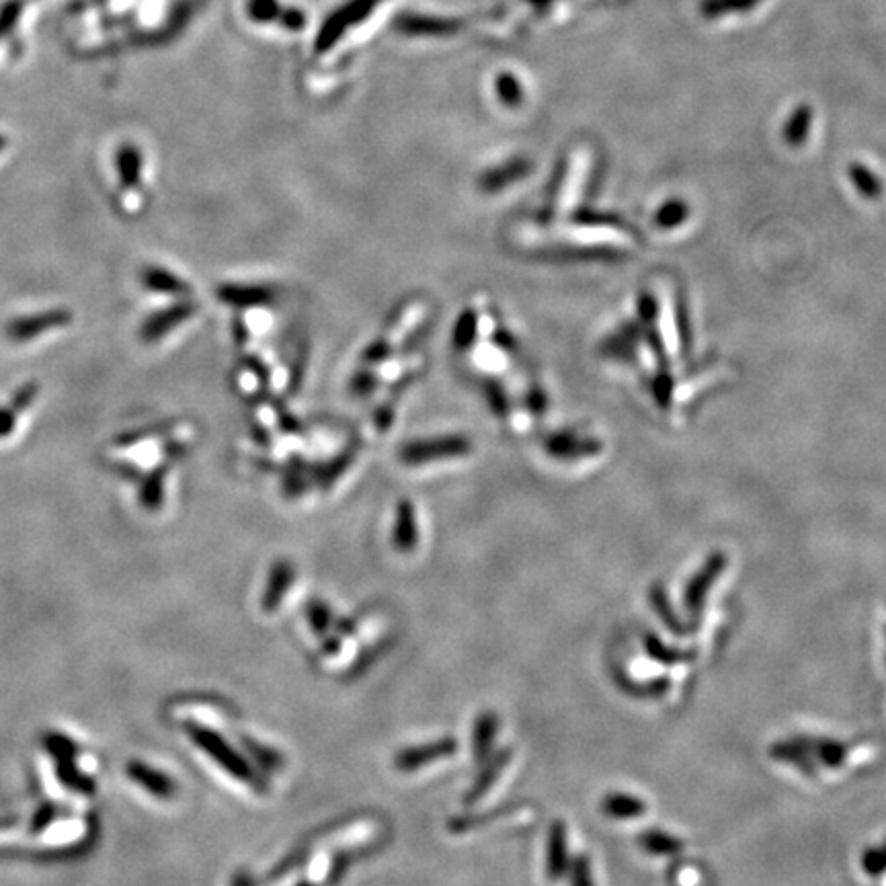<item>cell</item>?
I'll list each match as a JSON object with an SVG mask.
<instances>
[{
    "label": "cell",
    "instance_id": "cell-17",
    "mask_svg": "<svg viewBox=\"0 0 886 886\" xmlns=\"http://www.w3.org/2000/svg\"><path fill=\"white\" fill-rule=\"evenodd\" d=\"M117 171L119 177H122L124 185L130 189H136L140 183V171H142V156L136 150V146H122V150L117 152Z\"/></svg>",
    "mask_w": 886,
    "mask_h": 886
},
{
    "label": "cell",
    "instance_id": "cell-33",
    "mask_svg": "<svg viewBox=\"0 0 886 886\" xmlns=\"http://www.w3.org/2000/svg\"><path fill=\"white\" fill-rule=\"evenodd\" d=\"M862 864H864V870H866L868 874H880V872H884V870H886V848L866 852Z\"/></svg>",
    "mask_w": 886,
    "mask_h": 886
},
{
    "label": "cell",
    "instance_id": "cell-35",
    "mask_svg": "<svg viewBox=\"0 0 886 886\" xmlns=\"http://www.w3.org/2000/svg\"><path fill=\"white\" fill-rule=\"evenodd\" d=\"M230 886H255V878H253V874L249 870H238L232 876Z\"/></svg>",
    "mask_w": 886,
    "mask_h": 886
},
{
    "label": "cell",
    "instance_id": "cell-31",
    "mask_svg": "<svg viewBox=\"0 0 886 886\" xmlns=\"http://www.w3.org/2000/svg\"><path fill=\"white\" fill-rule=\"evenodd\" d=\"M349 864H351V854L349 852H341V854H337L333 858L329 874H327V880H329L331 886H339V882L345 878V874L349 870Z\"/></svg>",
    "mask_w": 886,
    "mask_h": 886
},
{
    "label": "cell",
    "instance_id": "cell-25",
    "mask_svg": "<svg viewBox=\"0 0 886 886\" xmlns=\"http://www.w3.org/2000/svg\"><path fill=\"white\" fill-rule=\"evenodd\" d=\"M165 499V476L163 472H158L156 476H150L144 487L140 491V501L148 511H156L160 505H163Z\"/></svg>",
    "mask_w": 886,
    "mask_h": 886
},
{
    "label": "cell",
    "instance_id": "cell-11",
    "mask_svg": "<svg viewBox=\"0 0 886 886\" xmlns=\"http://www.w3.org/2000/svg\"><path fill=\"white\" fill-rule=\"evenodd\" d=\"M548 878L560 880L569 872V848H567V827L554 823L548 835Z\"/></svg>",
    "mask_w": 886,
    "mask_h": 886
},
{
    "label": "cell",
    "instance_id": "cell-19",
    "mask_svg": "<svg viewBox=\"0 0 886 886\" xmlns=\"http://www.w3.org/2000/svg\"><path fill=\"white\" fill-rule=\"evenodd\" d=\"M304 614H306V622H308L310 630H312L316 636H325V634L335 626L333 610H331L329 603H325L322 599H316V597L310 599V601L306 603Z\"/></svg>",
    "mask_w": 886,
    "mask_h": 886
},
{
    "label": "cell",
    "instance_id": "cell-38",
    "mask_svg": "<svg viewBox=\"0 0 886 886\" xmlns=\"http://www.w3.org/2000/svg\"><path fill=\"white\" fill-rule=\"evenodd\" d=\"M5 148H7V138H5L3 134H0V152H3Z\"/></svg>",
    "mask_w": 886,
    "mask_h": 886
},
{
    "label": "cell",
    "instance_id": "cell-24",
    "mask_svg": "<svg viewBox=\"0 0 886 886\" xmlns=\"http://www.w3.org/2000/svg\"><path fill=\"white\" fill-rule=\"evenodd\" d=\"M42 745H44V749L48 751V755H52L54 761L78 757V745H76L68 735H62V733H46L44 739H42Z\"/></svg>",
    "mask_w": 886,
    "mask_h": 886
},
{
    "label": "cell",
    "instance_id": "cell-3",
    "mask_svg": "<svg viewBox=\"0 0 886 886\" xmlns=\"http://www.w3.org/2000/svg\"><path fill=\"white\" fill-rule=\"evenodd\" d=\"M458 751V741L454 737H443L431 743H423V745H413L396 753L394 757V765L396 770L402 774H413L425 765H431L435 761L448 759L452 755H456Z\"/></svg>",
    "mask_w": 886,
    "mask_h": 886
},
{
    "label": "cell",
    "instance_id": "cell-12",
    "mask_svg": "<svg viewBox=\"0 0 886 886\" xmlns=\"http://www.w3.org/2000/svg\"><path fill=\"white\" fill-rule=\"evenodd\" d=\"M240 743H243L247 755L259 765V768L263 770V774H277V772L284 770V763H286L284 755H281L279 751H275L273 747L257 741L251 735H243Z\"/></svg>",
    "mask_w": 886,
    "mask_h": 886
},
{
    "label": "cell",
    "instance_id": "cell-22",
    "mask_svg": "<svg viewBox=\"0 0 886 886\" xmlns=\"http://www.w3.org/2000/svg\"><path fill=\"white\" fill-rule=\"evenodd\" d=\"M640 845L644 850H647L649 854H659V856H667V854H677L681 848H683V843L681 841H677L675 837H671V835H667V833H661V831H649V833H644L642 837H640Z\"/></svg>",
    "mask_w": 886,
    "mask_h": 886
},
{
    "label": "cell",
    "instance_id": "cell-2",
    "mask_svg": "<svg viewBox=\"0 0 886 886\" xmlns=\"http://www.w3.org/2000/svg\"><path fill=\"white\" fill-rule=\"evenodd\" d=\"M72 322V312L58 308V310H48L44 314H29V316H21L9 322L7 327V337L15 343H27L31 339L42 337L46 333L58 331L68 327Z\"/></svg>",
    "mask_w": 886,
    "mask_h": 886
},
{
    "label": "cell",
    "instance_id": "cell-6",
    "mask_svg": "<svg viewBox=\"0 0 886 886\" xmlns=\"http://www.w3.org/2000/svg\"><path fill=\"white\" fill-rule=\"evenodd\" d=\"M296 571L290 560H277L269 571L267 585L261 597V610L265 614H275L281 606V601L286 599L292 583H294Z\"/></svg>",
    "mask_w": 886,
    "mask_h": 886
},
{
    "label": "cell",
    "instance_id": "cell-16",
    "mask_svg": "<svg viewBox=\"0 0 886 886\" xmlns=\"http://www.w3.org/2000/svg\"><path fill=\"white\" fill-rule=\"evenodd\" d=\"M597 441H587V439H579L577 435H567V433H556L550 437L548 441V450L554 456H579V454H593L599 452V446H593Z\"/></svg>",
    "mask_w": 886,
    "mask_h": 886
},
{
    "label": "cell",
    "instance_id": "cell-1",
    "mask_svg": "<svg viewBox=\"0 0 886 886\" xmlns=\"http://www.w3.org/2000/svg\"><path fill=\"white\" fill-rule=\"evenodd\" d=\"M185 733L191 739V743L197 745L212 761H216L228 776L253 786V790L261 794L267 792V782L255 770V765L238 749H234L218 731L201 727V724H187Z\"/></svg>",
    "mask_w": 886,
    "mask_h": 886
},
{
    "label": "cell",
    "instance_id": "cell-29",
    "mask_svg": "<svg viewBox=\"0 0 886 886\" xmlns=\"http://www.w3.org/2000/svg\"><path fill=\"white\" fill-rule=\"evenodd\" d=\"M817 753L823 763L835 768V765H839L845 759V745H841L837 741H821L817 745Z\"/></svg>",
    "mask_w": 886,
    "mask_h": 886
},
{
    "label": "cell",
    "instance_id": "cell-28",
    "mask_svg": "<svg viewBox=\"0 0 886 886\" xmlns=\"http://www.w3.org/2000/svg\"><path fill=\"white\" fill-rule=\"evenodd\" d=\"M39 394V384L37 382H27L23 384L11 398V407L21 415L25 409H29L33 402L37 400Z\"/></svg>",
    "mask_w": 886,
    "mask_h": 886
},
{
    "label": "cell",
    "instance_id": "cell-37",
    "mask_svg": "<svg viewBox=\"0 0 886 886\" xmlns=\"http://www.w3.org/2000/svg\"><path fill=\"white\" fill-rule=\"evenodd\" d=\"M322 651L329 655H337L341 651V636H331L322 642Z\"/></svg>",
    "mask_w": 886,
    "mask_h": 886
},
{
    "label": "cell",
    "instance_id": "cell-4",
    "mask_svg": "<svg viewBox=\"0 0 886 886\" xmlns=\"http://www.w3.org/2000/svg\"><path fill=\"white\" fill-rule=\"evenodd\" d=\"M126 774L134 784H138L142 790H146L154 798L171 800L177 796L175 780L169 774L152 768V765H148L144 761H138V759L130 761L126 765Z\"/></svg>",
    "mask_w": 886,
    "mask_h": 886
},
{
    "label": "cell",
    "instance_id": "cell-26",
    "mask_svg": "<svg viewBox=\"0 0 886 886\" xmlns=\"http://www.w3.org/2000/svg\"><path fill=\"white\" fill-rule=\"evenodd\" d=\"M688 218V206L683 204L681 199H671V201H667V204L657 212V216H655V224L659 226V228H675V226H679L683 220Z\"/></svg>",
    "mask_w": 886,
    "mask_h": 886
},
{
    "label": "cell",
    "instance_id": "cell-13",
    "mask_svg": "<svg viewBox=\"0 0 886 886\" xmlns=\"http://www.w3.org/2000/svg\"><path fill=\"white\" fill-rule=\"evenodd\" d=\"M56 778L60 780V784L72 792L91 796L95 794V782L93 778H89L83 770L76 765V757L72 759H60L56 761Z\"/></svg>",
    "mask_w": 886,
    "mask_h": 886
},
{
    "label": "cell",
    "instance_id": "cell-21",
    "mask_svg": "<svg viewBox=\"0 0 886 886\" xmlns=\"http://www.w3.org/2000/svg\"><path fill=\"white\" fill-rule=\"evenodd\" d=\"M142 284L154 292H165V294H181L185 292V284L181 279H177L175 275H171L165 269L158 267H148L142 273Z\"/></svg>",
    "mask_w": 886,
    "mask_h": 886
},
{
    "label": "cell",
    "instance_id": "cell-7",
    "mask_svg": "<svg viewBox=\"0 0 886 886\" xmlns=\"http://www.w3.org/2000/svg\"><path fill=\"white\" fill-rule=\"evenodd\" d=\"M470 450L468 441L462 437H446V439H435V441H427V443H417V446H409L402 450V458L409 464H421V462H431L433 458L439 456H462Z\"/></svg>",
    "mask_w": 886,
    "mask_h": 886
},
{
    "label": "cell",
    "instance_id": "cell-36",
    "mask_svg": "<svg viewBox=\"0 0 886 886\" xmlns=\"http://www.w3.org/2000/svg\"><path fill=\"white\" fill-rule=\"evenodd\" d=\"M335 626H337L339 636H353L357 632L355 620H339Z\"/></svg>",
    "mask_w": 886,
    "mask_h": 886
},
{
    "label": "cell",
    "instance_id": "cell-5",
    "mask_svg": "<svg viewBox=\"0 0 886 886\" xmlns=\"http://www.w3.org/2000/svg\"><path fill=\"white\" fill-rule=\"evenodd\" d=\"M511 757H513L511 749H501L495 755L491 753L489 759H485V765H482L480 774L476 776V780L472 782L470 790L464 796L466 807H474L478 800H482L493 790V786L499 782L501 774L505 772V768L511 763Z\"/></svg>",
    "mask_w": 886,
    "mask_h": 886
},
{
    "label": "cell",
    "instance_id": "cell-20",
    "mask_svg": "<svg viewBox=\"0 0 886 886\" xmlns=\"http://www.w3.org/2000/svg\"><path fill=\"white\" fill-rule=\"evenodd\" d=\"M761 3L763 0H702L700 13L708 19H718L731 13H747Z\"/></svg>",
    "mask_w": 886,
    "mask_h": 886
},
{
    "label": "cell",
    "instance_id": "cell-15",
    "mask_svg": "<svg viewBox=\"0 0 886 886\" xmlns=\"http://www.w3.org/2000/svg\"><path fill=\"white\" fill-rule=\"evenodd\" d=\"M811 124H813V109L809 105L796 107L788 117V122L784 124V140L790 146H800L809 138Z\"/></svg>",
    "mask_w": 886,
    "mask_h": 886
},
{
    "label": "cell",
    "instance_id": "cell-10",
    "mask_svg": "<svg viewBox=\"0 0 886 886\" xmlns=\"http://www.w3.org/2000/svg\"><path fill=\"white\" fill-rule=\"evenodd\" d=\"M392 544L398 552H413L419 544V528L415 507L409 501H402L396 511Z\"/></svg>",
    "mask_w": 886,
    "mask_h": 886
},
{
    "label": "cell",
    "instance_id": "cell-8",
    "mask_svg": "<svg viewBox=\"0 0 886 886\" xmlns=\"http://www.w3.org/2000/svg\"><path fill=\"white\" fill-rule=\"evenodd\" d=\"M727 567V556L724 554H712L706 565L696 573V577L686 587V606L690 612H698L704 597L708 595L712 583L720 575V571Z\"/></svg>",
    "mask_w": 886,
    "mask_h": 886
},
{
    "label": "cell",
    "instance_id": "cell-34",
    "mask_svg": "<svg viewBox=\"0 0 886 886\" xmlns=\"http://www.w3.org/2000/svg\"><path fill=\"white\" fill-rule=\"evenodd\" d=\"M17 419H19V413L11 405L0 407V437H9L15 431Z\"/></svg>",
    "mask_w": 886,
    "mask_h": 886
},
{
    "label": "cell",
    "instance_id": "cell-14",
    "mask_svg": "<svg viewBox=\"0 0 886 886\" xmlns=\"http://www.w3.org/2000/svg\"><path fill=\"white\" fill-rule=\"evenodd\" d=\"M191 314V306H175L163 314H156L148 318L142 327V339L144 341H156L171 331L177 322H183Z\"/></svg>",
    "mask_w": 886,
    "mask_h": 886
},
{
    "label": "cell",
    "instance_id": "cell-30",
    "mask_svg": "<svg viewBox=\"0 0 886 886\" xmlns=\"http://www.w3.org/2000/svg\"><path fill=\"white\" fill-rule=\"evenodd\" d=\"M306 858H308V852H306V850H294V852H290V856H286L284 860H281V862L273 868L271 878H284L286 874H290L292 870H296Z\"/></svg>",
    "mask_w": 886,
    "mask_h": 886
},
{
    "label": "cell",
    "instance_id": "cell-27",
    "mask_svg": "<svg viewBox=\"0 0 886 886\" xmlns=\"http://www.w3.org/2000/svg\"><path fill=\"white\" fill-rule=\"evenodd\" d=\"M58 817H60V809L56 807L54 802L44 804V807H39V809L35 811V815H33V819H31V823H29V831H31V833H42V831H46V829H48Z\"/></svg>",
    "mask_w": 886,
    "mask_h": 886
},
{
    "label": "cell",
    "instance_id": "cell-32",
    "mask_svg": "<svg viewBox=\"0 0 886 886\" xmlns=\"http://www.w3.org/2000/svg\"><path fill=\"white\" fill-rule=\"evenodd\" d=\"M571 886H593V876L585 858H577L571 870Z\"/></svg>",
    "mask_w": 886,
    "mask_h": 886
},
{
    "label": "cell",
    "instance_id": "cell-39",
    "mask_svg": "<svg viewBox=\"0 0 886 886\" xmlns=\"http://www.w3.org/2000/svg\"><path fill=\"white\" fill-rule=\"evenodd\" d=\"M296 886H318V884L312 882V880H302V882H298Z\"/></svg>",
    "mask_w": 886,
    "mask_h": 886
},
{
    "label": "cell",
    "instance_id": "cell-9",
    "mask_svg": "<svg viewBox=\"0 0 886 886\" xmlns=\"http://www.w3.org/2000/svg\"><path fill=\"white\" fill-rule=\"evenodd\" d=\"M497 735H499V716L495 712L478 714V718L474 720V727H472V757H474V761L482 763L491 757Z\"/></svg>",
    "mask_w": 886,
    "mask_h": 886
},
{
    "label": "cell",
    "instance_id": "cell-18",
    "mask_svg": "<svg viewBox=\"0 0 886 886\" xmlns=\"http://www.w3.org/2000/svg\"><path fill=\"white\" fill-rule=\"evenodd\" d=\"M644 802L630 794H612L603 800V813L614 819H632L644 813Z\"/></svg>",
    "mask_w": 886,
    "mask_h": 886
},
{
    "label": "cell",
    "instance_id": "cell-23",
    "mask_svg": "<svg viewBox=\"0 0 886 886\" xmlns=\"http://www.w3.org/2000/svg\"><path fill=\"white\" fill-rule=\"evenodd\" d=\"M850 179H852V183L856 185V189H858L866 199H876V197L880 195V191H882V183H880V179H878L870 169H866V167L860 165V163H854V165L850 167Z\"/></svg>",
    "mask_w": 886,
    "mask_h": 886
}]
</instances>
